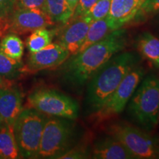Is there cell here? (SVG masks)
I'll return each mask as SVG.
<instances>
[{
	"label": "cell",
	"mask_w": 159,
	"mask_h": 159,
	"mask_svg": "<svg viewBox=\"0 0 159 159\" xmlns=\"http://www.w3.org/2000/svg\"><path fill=\"white\" fill-rule=\"evenodd\" d=\"M128 43L126 30L113 31L99 42L71 55L60 66L61 81L73 92L80 94L95 73L111 57L124 50Z\"/></svg>",
	"instance_id": "6da1fadb"
},
{
	"label": "cell",
	"mask_w": 159,
	"mask_h": 159,
	"mask_svg": "<svg viewBox=\"0 0 159 159\" xmlns=\"http://www.w3.org/2000/svg\"><path fill=\"white\" fill-rule=\"evenodd\" d=\"M137 51H122L112 56L94 75L85 86L83 110L91 116L116 90L125 76L142 62Z\"/></svg>",
	"instance_id": "7a4b0ae2"
},
{
	"label": "cell",
	"mask_w": 159,
	"mask_h": 159,
	"mask_svg": "<svg viewBox=\"0 0 159 159\" xmlns=\"http://www.w3.org/2000/svg\"><path fill=\"white\" fill-rule=\"evenodd\" d=\"M128 114L139 128L152 130L159 122V77H143L128 104Z\"/></svg>",
	"instance_id": "3957f363"
},
{
	"label": "cell",
	"mask_w": 159,
	"mask_h": 159,
	"mask_svg": "<svg viewBox=\"0 0 159 159\" xmlns=\"http://www.w3.org/2000/svg\"><path fill=\"white\" fill-rule=\"evenodd\" d=\"M72 121L57 116L47 119L37 158H59L76 145L79 133Z\"/></svg>",
	"instance_id": "277c9868"
},
{
	"label": "cell",
	"mask_w": 159,
	"mask_h": 159,
	"mask_svg": "<svg viewBox=\"0 0 159 159\" xmlns=\"http://www.w3.org/2000/svg\"><path fill=\"white\" fill-rule=\"evenodd\" d=\"M105 131L122 143L135 158H159L158 139L148 131L122 121L110 123Z\"/></svg>",
	"instance_id": "5b68a950"
},
{
	"label": "cell",
	"mask_w": 159,
	"mask_h": 159,
	"mask_svg": "<svg viewBox=\"0 0 159 159\" xmlns=\"http://www.w3.org/2000/svg\"><path fill=\"white\" fill-rule=\"evenodd\" d=\"M47 119L46 115L28 107L20 113L13 128L21 158H37Z\"/></svg>",
	"instance_id": "8992f818"
},
{
	"label": "cell",
	"mask_w": 159,
	"mask_h": 159,
	"mask_svg": "<svg viewBox=\"0 0 159 159\" xmlns=\"http://www.w3.org/2000/svg\"><path fill=\"white\" fill-rule=\"evenodd\" d=\"M27 105L44 115L73 120L78 117L80 112V105L76 99L50 89L33 91L27 97Z\"/></svg>",
	"instance_id": "52a82bcc"
},
{
	"label": "cell",
	"mask_w": 159,
	"mask_h": 159,
	"mask_svg": "<svg viewBox=\"0 0 159 159\" xmlns=\"http://www.w3.org/2000/svg\"><path fill=\"white\" fill-rule=\"evenodd\" d=\"M144 75V69L141 64L131 70L101 108L91 115L93 121L101 123L122 113Z\"/></svg>",
	"instance_id": "ba28073f"
},
{
	"label": "cell",
	"mask_w": 159,
	"mask_h": 159,
	"mask_svg": "<svg viewBox=\"0 0 159 159\" xmlns=\"http://www.w3.org/2000/svg\"><path fill=\"white\" fill-rule=\"evenodd\" d=\"M55 25L49 15L41 10L16 8L8 21L7 31L23 35Z\"/></svg>",
	"instance_id": "9c48e42d"
},
{
	"label": "cell",
	"mask_w": 159,
	"mask_h": 159,
	"mask_svg": "<svg viewBox=\"0 0 159 159\" xmlns=\"http://www.w3.org/2000/svg\"><path fill=\"white\" fill-rule=\"evenodd\" d=\"M70 57V53L57 43L50 44L41 50L30 53L21 73H35L45 69L57 68Z\"/></svg>",
	"instance_id": "30bf717a"
},
{
	"label": "cell",
	"mask_w": 159,
	"mask_h": 159,
	"mask_svg": "<svg viewBox=\"0 0 159 159\" xmlns=\"http://www.w3.org/2000/svg\"><path fill=\"white\" fill-rule=\"evenodd\" d=\"M91 23L83 16L71 19L60 30L56 43L63 46L71 55L78 52Z\"/></svg>",
	"instance_id": "8fae6325"
},
{
	"label": "cell",
	"mask_w": 159,
	"mask_h": 159,
	"mask_svg": "<svg viewBox=\"0 0 159 159\" xmlns=\"http://www.w3.org/2000/svg\"><path fill=\"white\" fill-rule=\"evenodd\" d=\"M22 110V93L16 88L0 87V116L4 124L13 127Z\"/></svg>",
	"instance_id": "7c38bea8"
},
{
	"label": "cell",
	"mask_w": 159,
	"mask_h": 159,
	"mask_svg": "<svg viewBox=\"0 0 159 159\" xmlns=\"http://www.w3.org/2000/svg\"><path fill=\"white\" fill-rule=\"evenodd\" d=\"M144 0H111L108 15L109 22L114 30L122 28L133 21Z\"/></svg>",
	"instance_id": "4fadbf2b"
},
{
	"label": "cell",
	"mask_w": 159,
	"mask_h": 159,
	"mask_svg": "<svg viewBox=\"0 0 159 159\" xmlns=\"http://www.w3.org/2000/svg\"><path fill=\"white\" fill-rule=\"evenodd\" d=\"M91 158L95 159H135L129 150L113 136L98 139L91 149Z\"/></svg>",
	"instance_id": "5bb4252c"
},
{
	"label": "cell",
	"mask_w": 159,
	"mask_h": 159,
	"mask_svg": "<svg viewBox=\"0 0 159 159\" xmlns=\"http://www.w3.org/2000/svg\"><path fill=\"white\" fill-rule=\"evenodd\" d=\"M136 51L143 58L159 69V39L149 32L141 33L136 39Z\"/></svg>",
	"instance_id": "9a60e30c"
},
{
	"label": "cell",
	"mask_w": 159,
	"mask_h": 159,
	"mask_svg": "<svg viewBox=\"0 0 159 159\" xmlns=\"http://www.w3.org/2000/svg\"><path fill=\"white\" fill-rule=\"evenodd\" d=\"M113 31L114 30L111 27L108 16L91 22L78 52L83 51L89 46L104 39Z\"/></svg>",
	"instance_id": "2e32d148"
},
{
	"label": "cell",
	"mask_w": 159,
	"mask_h": 159,
	"mask_svg": "<svg viewBox=\"0 0 159 159\" xmlns=\"http://www.w3.org/2000/svg\"><path fill=\"white\" fill-rule=\"evenodd\" d=\"M21 158L16 141L13 127L4 125L0 128V158Z\"/></svg>",
	"instance_id": "e0dca14e"
},
{
	"label": "cell",
	"mask_w": 159,
	"mask_h": 159,
	"mask_svg": "<svg viewBox=\"0 0 159 159\" xmlns=\"http://www.w3.org/2000/svg\"><path fill=\"white\" fill-rule=\"evenodd\" d=\"M45 11L55 24L65 25L73 15L66 0H46Z\"/></svg>",
	"instance_id": "ac0fdd59"
},
{
	"label": "cell",
	"mask_w": 159,
	"mask_h": 159,
	"mask_svg": "<svg viewBox=\"0 0 159 159\" xmlns=\"http://www.w3.org/2000/svg\"><path fill=\"white\" fill-rule=\"evenodd\" d=\"M0 51L11 58L21 61L24 54L23 41L14 33L6 35L0 43Z\"/></svg>",
	"instance_id": "d6986e66"
},
{
	"label": "cell",
	"mask_w": 159,
	"mask_h": 159,
	"mask_svg": "<svg viewBox=\"0 0 159 159\" xmlns=\"http://www.w3.org/2000/svg\"><path fill=\"white\" fill-rule=\"evenodd\" d=\"M55 30L41 28L33 31L27 40V47L30 53L35 52L50 44Z\"/></svg>",
	"instance_id": "ffe728a7"
},
{
	"label": "cell",
	"mask_w": 159,
	"mask_h": 159,
	"mask_svg": "<svg viewBox=\"0 0 159 159\" xmlns=\"http://www.w3.org/2000/svg\"><path fill=\"white\" fill-rule=\"evenodd\" d=\"M23 66L21 61L11 58L0 51V76L8 79L15 78L21 74Z\"/></svg>",
	"instance_id": "44dd1931"
},
{
	"label": "cell",
	"mask_w": 159,
	"mask_h": 159,
	"mask_svg": "<svg viewBox=\"0 0 159 159\" xmlns=\"http://www.w3.org/2000/svg\"><path fill=\"white\" fill-rule=\"evenodd\" d=\"M111 3V0H98L82 16L90 23L103 19L108 15Z\"/></svg>",
	"instance_id": "7402d4cb"
},
{
	"label": "cell",
	"mask_w": 159,
	"mask_h": 159,
	"mask_svg": "<svg viewBox=\"0 0 159 159\" xmlns=\"http://www.w3.org/2000/svg\"><path fill=\"white\" fill-rule=\"evenodd\" d=\"M16 0H0V36L7 31V25L16 8Z\"/></svg>",
	"instance_id": "603a6c76"
},
{
	"label": "cell",
	"mask_w": 159,
	"mask_h": 159,
	"mask_svg": "<svg viewBox=\"0 0 159 159\" xmlns=\"http://www.w3.org/2000/svg\"><path fill=\"white\" fill-rule=\"evenodd\" d=\"M158 12L159 0H144L134 20L136 21H142Z\"/></svg>",
	"instance_id": "cb8c5ba5"
},
{
	"label": "cell",
	"mask_w": 159,
	"mask_h": 159,
	"mask_svg": "<svg viewBox=\"0 0 159 159\" xmlns=\"http://www.w3.org/2000/svg\"><path fill=\"white\" fill-rule=\"evenodd\" d=\"M91 156V150L86 145L77 144L66 152L62 155L59 158L62 159H85Z\"/></svg>",
	"instance_id": "d4e9b609"
},
{
	"label": "cell",
	"mask_w": 159,
	"mask_h": 159,
	"mask_svg": "<svg viewBox=\"0 0 159 159\" xmlns=\"http://www.w3.org/2000/svg\"><path fill=\"white\" fill-rule=\"evenodd\" d=\"M16 8L39 9L46 12V0H16Z\"/></svg>",
	"instance_id": "484cf974"
},
{
	"label": "cell",
	"mask_w": 159,
	"mask_h": 159,
	"mask_svg": "<svg viewBox=\"0 0 159 159\" xmlns=\"http://www.w3.org/2000/svg\"><path fill=\"white\" fill-rule=\"evenodd\" d=\"M98 0H79L71 19L82 16Z\"/></svg>",
	"instance_id": "4316f807"
},
{
	"label": "cell",
	"mask_w": 159,
	"mask_h": 159,
	"mask_svg": "<svg viewBox=\"0 0 159 159\" xmlns=\"http://www.w3.org/2000/svg\"><path fill=\"white\" fill-rule=\"evenodd\" d=\"M66 2H68L70 8L72 10L73 13H74V11H75V7H76L77 3H78L79 0H66Z\"/></svg>",
	"instance_id": "83f0119b"
},
{
	"label": "cell",
	"mask_w": 159,
	"mask_h": 159,
	"mask_svg": "<svg viewBox=\"0 0 159 159\" xmlns=\"http://www.w3.org/2000/svg\"><path fill=\"white\" fill-rule=\"evenodd\" d=\"M3 80H2V76H0V87H2L3 86Z\"/></svg>",
	"instance_id": "f1b7e54d"
},
{
	"label": "cell",
	"mask_w": 159,
	"mask_h": 159,
	"mask_svg": "<svg viewBox=\"0 0 159 159\" xmlns=\"http://www.w3.org/2000/svg\"><path fill=\"white\" fill-rule=\"evenodd\" d=\"M5 125L4 124V122H3V121H2V118H1V116H0V128H1L2 126H3V125Z\"/></svg>",
	"instance_id": "f546056e"
},
{
	"label": "cell",
	"mask_w": 159,
	"mask_h": 159,
	"mask_svg": "<svg viewBox=\"0 0 159 159\" xmlns=\"http://www.w3.org/2000/svg\"><path fill=\"white\" fill-rule=\"evenodd\" d=\"M158 150H159V138H158Z\"/></svg>",
	"instance_id": "4dcf8cb0"
}]
</instances>
